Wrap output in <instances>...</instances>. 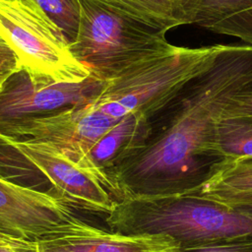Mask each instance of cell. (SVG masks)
Instances as JSON below:
<instances>
[{
  "instance_id": "5",
  "label": "cell",
  "mask_w": 252,
  "mask_h": 252,
  "mask_svg": "<svg viewBox=\"0 0 252 252\" xmlns=\"http://www.w3.org/2000/svg\"><path fill=\"white\" fill-rule=\"evenodd\" d=\"M0 37L19 67L54 82L79 83L91 76L71 51L64 31L35 0H0Z\"/></svg>"
},
{
  "instance_id": "23",
  "label": "cell",
  "mask_w": 252,
  "mask_h": 252,
  "mask_svg": "<svg viewBox=\"0 0 252 252\" xmlns=\"http://www.w3.org/2000/svg\"><path fill=\"white\" fill-rule=\"evenodd\" d=\"M238 210H241V211H245V212H248V213H252V204H249V205H246V206H243L241 208H237Z\"/></svg>"
},
{
  "instance_id": "13",
  "label": "cell",
  "mask_w": 252,
  "mask_h": 252,
  "mask_svg": "<svg viewBox=\"0 0 252 252\" xmlns=\"http://www.w3.org/2000/svg\"><path fill=\"white\" fill-rule=\"evenodd\" d=\"M181 20L252 46V0H190Z\"/></svg>"
},
{
  "instance_id": "6",
  "label": "cell",
  "mask_w": 252,
  "mask_h": 252,
  "mask_svg": "<svg viewBox=\"0 0 252 252\" xmlns=\"http://www.w3.org/2000/svg\"><path fill=\"white\" fill-rule=\"evenodd\" d=\"M0 143L41 172L75 208L108 216L124 199L112 172L84 167L50 144L3 137Z\"/></svg>"
},
{
  "instance_id": "19",
  "label": "cell",
  "mask_w": 252,
  "mask_h": 252,
  "mask_svg": "<svg viewBox=\"0 0 252 252\" xmlns=\"http://www.w3.org/2000/svg\"><path fill=\"white\" fill-rule=\"evenodd\" d=\"M18 69H20V67L16 53L8 43L0 37V86Z\"/></svg>"
},
{
  "instance_id": "11",
  "label": "cell",
  "mask_w": 252,
  "mask_h": 252,
  "mask_svg": "<svg viewBox=\"0 0 252 252\" xmlns=\"http://www.w3.org/2000/svg\"><path fill=\"white\" fill-rule=\"evenodd\" d=\"M237 209L252 204V159H220L210 165L204 178L180 193Z\"/></svg>"
},
{
  "instance_id": "10",
  "label": "cell",
  "mask_w": 252,
  "mask_h": 252,
  "mask_svg": "<svg viewBox=\"0 0 252 252\" xmlns=\"http://www.w3.org/2000/svg\"><path fill=\"white\" fill-rule=\"evenodd\" d=\"M37 243L39 247L71 252H181L180 243L167 234H126L107 231L88 222Z\"/></svg>"
},
{
  "instance_id": "16",
  "label": "cell",
  "mask_w": 252,
  "mask_h": 252,
  "mask_svg": "<svg viewBox=\"0 0 252 252\" xmlns=\"http://www.w3.org/2000/svg\"><path fill=\"white\" fill-rule=\"evenodd\" d=\"M45 13L64 31L70 42L77 34L80 22L78 0H35Z\"/></svg>"
},
{
  "instance_id": "15",
  "label": "cell",
  "mask_w": 252,
  "mask_h": 252,
  "mask_svg": "<svg viewBox=\"0 0 252 252\" xmlns=\"http://www.w3.org/2000/svg\"><path fill=\"white\" fill-rule=\"evenodd\" d=\"M123 18L168 32L182 26L173 0H90Z\"/></svg>"
},
{
  "instance_id": "22",
  "label": "cell",
  "mask_w": 252,
  "mask_h": 252,
  "mask_svg": "<svg viewBox=\"0 0 252 252\" xmlns=\"http://www.w3.org/2000/svg\"><path fill=\"white\" fill-rule=\"evenodd\" d=\"M40 252H71L68 250H62V249H56V248H43L39 247Z\"/></svg>"
},
{
  "instance_id": "17",
  "label": "cell",
  "mask_w": 252,
  "mask_h": 252,
  "mask_svg": "<svg viewBox=\"0 0 252 252\" xmlns=\"http://www.w3.org/2000/svg\"><path fill=\"white\" fill-rule=\"evenodd\" d=\"M252 117V72L226 96L218 118Z\"/></svg>"
},
{
  "instance_id": "9",
  "label": "cell",
  "mask_w": 252,
  "mask_h": 252,
  "mask_svg": "<svg viewBox=\"0 0 252 252\" xmlns=\"http://www.w3.org/2000/svg\"><path fill=\"white\" fill-rule=\"evenodd\" d=\"M104 85L92 75L79 83H58L20 68L0 86V125L89 104Z\"/></svg>"
},
{
  "instance_id": "12",
  "label": "cell",
  "mask_w": 252,
  "mask_h": 252,
  "mask_svg": "<svg viewBox=\"0 0 252 252\" xmlns=\"http://www.w3.org/2000/svg\"><path fill=\"white\" fill-rule=\"evenodd\" d=\"M152 133L150 118L140 113L121 117L96 143L86 157L88 167L111 172L129 157L140 151Z\"/></svg>"
},
{
  "instance_id": "3",
  "label": "cell",
  "mask_w": 252,
  "mask_h": 252,
  "mask_svg": "<svg viewBox=\"0 0 252 252\" xmlns=\"http://www.w3.org/2000/svg\"><path fill=\"white\" fill-rule=\"evenodd\" d=\"M229 44L176 46L106 80L92 107L113 118L140 113L149 118L164 109L192 79L208 70Z\"/></svg>"
},
{
  "instance_id": "8",
  "label": "cell",
  "mask_w": 252,
  "mask_h": 252,
  "mask_svg": "<svg viewBox=\"0 0 252 252\" xmlns=\"http://www.w3.org/2000/svg\"><path fill=\"white\" fill-rule=\"evenodd\" d=\"M91 103L0 125V137L50 144L90 168L86 164L88 152L120 119L94 109Z\"/></svg>"
},
{
  "instance_id": "2",
  "label": "cell",
  "mask_w": 252,
  "mask_h": 252,
  "mask_svg": "<svg viewBox=\"0 0 252 252\" xmlns=\"http://www.w3.org/2000/svg\"><path fill=\"white\" fill-rule=\"evenodd\" d=\"M106 223L114 232L167 234L181 246L252 237V213L178 194L125 198Z\"/></svg>"
},
{
  "instance_id": "14",
  "label": "cell",
  "mask_w": 252,
  "mask_h": 252,
  "mask_svg": "<svg viewBox=\"0 0 252 252\" xmlns=\"http://www.w3.org/2000/svg\"><path fill=\"white\" fill-rule=\"evenodd\" d=\"M207 153L226 160L252 159V117L217 118Z\"/></svg>"
},
{
  "instance_id": "21",
  "label": "cell",
  "mask_w": 252,
  "mask_h": 252,
  "mask_svg": "<svg viewBox=\"0 0 252 252\" xmlns=\"http://www.w3.org/2000/svg\"><path fill=\"white\" fill-rule=\"evenodd\" d=\"M174 4H175V8H176V12L178 15V18L181 20V12L183 10V8L190 2V0H173ZM182 21V20H181ZM183 23V22H182ZM184 25V24H183Z\"/></svg>"
},
{
  "instance_id": "18",
  "label": "cell",
  "mask_w": 252,
  "mask_h": 252,
  "mask_svg": "<svg viewBox=\"0 0 252 252\" xmlns=\"http://www.w3.org/2000/svg\"><path fill=\"white\" fill-rule=\"evenodd\" d=\"M181 252H252V237L181 246Z\"/></svg>"
},
{
  "instance_id": "7",
  "label": "cell",
  "mask_w": 252,
  "mask_h": 252,
  "mask_svg": "<svg viewBox=\"0 0 252 252\" xmlns=\"http://www.w3.org/2000/svg\"><path fill=\"white\" fill-rule=\"evenodd\" d=\"M85 222L75 207L58 194L20 185L0 174V230L39 242Z\"/></svg>"
},
{
  "instance_id": "4",
  "label": "cell",
  "mask_w": 252,
  "mask_h": 252,
  "mask_svg": "<svg viewBox=\"0 0 252 252\" xmlns=\"http://www.w3.org/2000/svg\"><path fill=\"white\" fill-rule=\"evenodd\" d=\"M80 22L70 48L91 75L112 79L154 56L173 50L166 32L123 18L90 0H78Z\"/></svg>"
},
{
  "instance_id": "20",
  "label": "cell",
  "mask_w": 252,
  "mask_h": 252,
  "mask_svg": "<svg viewBox=\"0 0 252 252\" xmlns=\"http://www.w3.org/2000/svg\"><path fill=\"white\" fill-rule=\"evenodd\" d=\"M36 242H32L29 240L21 239L18 237H15L13 235H10L2 230H0V245L5 244H13V245H21V246H30L32 244H35Z\"/></svg>"
},
{
  "instance_id": "1",
  "label": "cell",
  "mask_w": 252,
  "mask_h": 252,
  "mask_svg": "<svg viewBox=\"0 0 252 252\" xmlns=\"http://www.w3.org/2000/svg\"><path fill=\"white\" fill-rule=\"evenodd\" d=\"M252 72V46L229 44L171 101L165 130L111 172L125 198L180 193L206 175L202 157L228 94ZM123 199V200H124Z\"/></svg>"
}]
</instances>
